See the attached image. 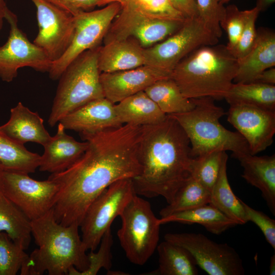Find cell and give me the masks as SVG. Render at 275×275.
<instances>
[{"instance_id":"cell-1","label":"cell","mask_w":275,"mask_h":275,"mask_svg":"<svg viewBox=\"0 0 275 275\" xmlns=\"http://www.w3.org/2000/svg\"><path fill=\"white\" fill-rule=\"evenodd\" d=\"M141 134L142 126L123 124L81 134L88 143L84 154L68 169L48 177L58 187L53 207L58 223L80 226L90 205L106 188L140 174Z\"/></svg>"},{"instance_id":"cell-2","label":"cell","mask_w":275,"mask_h":275,"mask_svg":"<svg viewBox=\"0 0 275 275\" xmlns=\"http://www.w3.org/2000/svg\"><path fill=\"white\" fill-rule=\"evenodd\" d=\"M138 154L141 171L132 179L135 194L161 196L170 203L192 176L194 158L184 130L168 115L160 123L142 126Z\"/></svg>"},{"instance_id":"cell-3","label":"cell","mask_w":275,"mask_h":275,"mask_svg":"<svg viewBox=\"0 0 275 275\" xmlns=\"http://www.w3.org/2000/svg\"><path fill=\"white\" fill-rule=\"evenodd\" d=\"M32 234L38 248L29 255L20 269L21 275L67 274L74 267L78 271L86 270L89 260L78 228L58 223L53 208L42 216L31 221Z\"/></svg>"},{"instance_id":"cell-4","label":"cell","mask_w":275,"mask_h":275,"mask_svg":"<svg viewBox=\"0 0 275 275\" xmlns=\"http://www.w3.org/2000/svg\"><path fill=\"white\" fill-rule=\"evenodd\" d=\"M238 61L223 45L203 46L182 59L171 77L189 99L224 98L234 79Z\"/></svg>"},{"instance_id":"cell-5","label":"cell","mask_w":275,"mask_h":275,"mask_svg":"<svg viewBox=\"0 0 275 275\" xmlns=\"http://www.w3.org/2000/svg\"><path fill=\"white\" fill-rule=\"evenodd\" d=\"M192 99L195 106L191 110L168 115L178 122L187 135L192 157L214 151H230L237 159L251 154L244 138L237 131L229 130L219 122L226 113L215 104V99L209 97Z\"/></svg>"},{"instance_id":"cell-6","label":"cell","mask_w":275,"mask_h":275,"mask_svg":"<svg viewBox=\"0 0 275 275\" xmlns=\"http://www.w3.org/2000/svg\"><path fill=\"white\" fill-rule=\"evenodd\" d=\"M100 47L82 52L61 74L48 120L50 126L84 104L104 97L98 63Z\"/></svg>"},{"instance_id":"cell-7","label":"cell","mask_w":275,"mask_h":275,"mask_svg":"<svg viewBox=\"0 0 275 275\" xmlns=\"http://www.w3.org/2000/svg\"><path fill=\"white\" fill-rule=\"evenodd\" d=\"M122 225L117 235L126 257L143 265L158 244L160 224L150 203L135 195L120 215Z\"/></svg>"},{"instance_id":"cell-8","label":"cell","mask_w":275,"mask_h":275,"mask_svg":"<svg viewBox=\"0 0 275 275\" xmlns=\"http://www.w3.org/2000/svg\"><path fill=\"white\" fill-rule=\"evenodd\" d=\"M218 39L199 17L187 19L173 34L144 48V65L171 76L175 67L188 54L202 46L217 44Z\"/></svg>"},{"instance_id":"cell-9","label":"cell","mask_w":275,"mask_h":275,"mask_svg":"<svg viewBox=\"0 0 275 275\" xmlns=\"http://www.w3.org/2000/svg\"><path fill=\"white\" fill-rule=\"evenodd\" d=\"M135 195L132 179H123L110 185L92 202L79 226L87 251L96 249L105 232Z\"/></svg>"},{"instance_id":"cell-10","label":"cell","mask_w":275,"mask_h":275,"mask_svg":"<svg viewBox=\"0 0 275 275\" xmlns=\"http://www.w3.org/2000/svg\"><path fill=\"white\" fill-rule=\"evenodd\" d=\"M121 10L118 3L73 15L74 32L72 41L64 54L52 62L48 72L52 80L59 79L67 67L78 56L88 50L100 46L113 20Z\"/></svg>"},{"instance_id":"cell-11","label":"cell","mask_w":275,"mask_h":275,"mask_svg":"<svg viewBox=\"0 0 275 275\" xmlns=\"http://www.w3.org/2000/svg\"><path fill=\"white\" fill-rule=\"evenodd\" d=\"M164 240L187 250L197 266L209 275H243L238 254L227 243H219L201 233H167Z\"/></svg>"},{"instance_id":"cell-12","label":"cell","mask_w":275,"mask_h":275,"mask_svg":"<svg viewBox=\"0 0 275 275\" xmlns=\"http://www.w3.org/2000/svg\"><path fill=\"white\" fill-rule=\"evenodd\" d=\"M57 184L48 178L39 181L29 174L4 171L2 193L32 221L53 208Z\"/></svg>"},{"instance_id":"cell-13","label":"cell","mask_w":275,"mask_h":275,"mask_svg":"<svg viewBox=\"0 0 275 275\" xmlns=\"http://www.w3.org/2000/svg\"><path fill=\"white\" fill-rule=\"evenodd\" d=\"M5 19L10 26L6 42L0 46V78L4 81H12L18 70L30 67L41 72H49L52 61L39 47L31 42L18 25L15 14L8 9Z\"/></svg>"},{"instance_id":"cell-14","label":"cell","mask_w":275,"mask_h":275,"mask_svg":"<svg viewBox=\"0 0 275 275\" xmlns=\"http://www.w3.org/2000/svg\"><path fill=\"white\" fill-rule=\"evenodd\" d=\"M185 21L148 17L125 6L112 23L104 42L132 37L143 48H147L173 34Z\"/></svg>"},{"instance_id":"cell-15","label":"cell","mask_w":275,"mask_h":275,"mask_svg":"<svg viewBox=\"0 0 275 275\" xmlns=\"http://www.w3.org/2000/svg\"><path fill=\"white\" fill-rule=\"evenodd\" d=\"M36 8L38 33L33 43L53 62L69 46L74 32L73 15L44 0H31Z\"/></svg>"},{"instance_id":"cell-16","label":"cell","mask_w":275,"mask_h":275,"mask_svg":"<svg viewBox=\"0 0 275 275\" xmlns=\"http://www.w3.org/2000/svg\"><path fill=\"white\" fill-rule=\"evenodd\" d=\"M227 120L245 140L251 154L265 150L273 143L275 111L243 103L230 105Z\"/></svg>"},{"instance_id":"cell-17","label":"cell","mask_w":275,"mask_h":275,"mask_svg":"<svg viewBox=\"0 0 275 275\" xmlns=\"http://www.w3.org/2000/svg\"><path fill=\"white\" fill-rule=\"evenodd\" d=\"M171 76L147 65L113 72H101L100 79L104 97L114 104L144 91L156 81Z\"/></svg>"},{"instance_id":"cell-18","label":"cell","mask_w":275,"mask_h":275,"mask_svg":"<svg viewBox=\"0 0 275 275\" xmlns=\"http://www.w3.org/2000/svg\"><path fill=\"white\" fill-rule=\"evenodd\" d=\"M59 122L66 130L76 131L80 134L95 133L123 125L117 116L115 104L105 97L84 104Z\"/></svg>"},{"instance_id":"cell-19","label":"cell","mask_w":275,"mask_h":275,"mask_svg":"<svg viewBox=\"0 0 275 275\" xmlns=\"http://www.w3.org/2000/svg\"><path fill=\"white\" fill-rule=\"evenodd\" d=\"M88 146L87 141L78 142L67 134L59 122L56 134L43 146L44 151L38 168L40 171L51 174L63 171L84 154Z\"/></svg>"},{"instance_id":"cell-20","label":"cell","mask_w":275,"mask_h":275,"mask_svg":"<svg viewBox=\"0 0 275 275\" xmlns=\"http://www.w3.org/2000/svg\"><path fill=\"white\" fill-rule=\"evenodd\" d=\"M237 61V69L233 80L235 83L254 82L262 72L274 67V31L267 28L258 30L254 46L244 58Z\"/></svg>"},{"instance_id":"cell-21","label":"cell","mask_w":275,"mask_h":275,"mask_svg":"<svg viewBox=\"0 0 275 275\" xmlns=\"http://www.w3.org/2000/svg\"><path fill=\"white\" fill-rule=\"evenodd\" d=\"M43 122L37 113L19 102L11 109L10 118L0 126V130L20 144L33 142L43 146L51 137Z\"/></svg>"},{"instance_id":"cell-22","label":"cell","mask_w":275,"mask_h":275,"mask_svg":"<svg viewBox=\"0 0 275 275\" xmlns=\"http://www.w3.org/2000/svg\"><path fill=\"white\" fill-rule=\"evenodd\" d=\"M144 48L132 37L104 43L98 54L101 72H113L135 68L145 65Z\"/></svg>"},{"instance_id":"cell-23","label":"cell","mask_w":275,"mask_h":275,"mask_svg":"<svg viewBox=\"0 0 275 275\" xmlns=\"http://www.w3.org/2000/svg\"><path fill=\"white\" fill-rule=\"evenodd\" d=\"M237 159L243 168L242 177L261 191L269 209L275 215V155L259 156L248 154Z\"/></svg>"},{"instance_id":"cell-24","label":"cell","mask_w":275,"mask_h":275,"mask_svg":"<svg viewBox=\"0 0 275 275\" xmlns=\"http://www.w3.org/2000/svg\"><path fill=\"white\" fill-rule=\"evenodd\" d=\"M115 109L122 124H155L163 121L167 117L144 91L115 104Z\"/></svg>"},{"instance_id":"cell-25","label":"cell","mask_w":275,"mask_h":275,"mask_svg":"<svg viewBox=\"0 0 275 275\" xmlns=\"http://www.w3.org/2000/svg\"><path fill=\"white\" fill-rule=\"evenodd\" d=\"M158 222L160 225L171 222L199 224L209 232L217 235L238 225L210 203L161 217Z\"/></svg>"},{"instance_id":"cell-26","label":"cell","mask_w":275,"mask_h":275,"mask_svg":"<svg viewBox=\"0 0 275 275\" xmlns=\"http://www.w3.org/2000/svg\"><path fill=\"white\" fill-rule=\"evenodd\" d=\"M228 155L224 152L219 175L211 191L210 204L238 225H244L248 221L241 200L235 195L228 181Z\"/></svg>"},{"instance_id":"cell-27","label":"cell","mask_w":275,"mask_h":275,"mask_svg":"<svg viewBox=\"0 0 275 275\" xmlns=\"http://www.w3.org/2000/svg\"><path fill=\"white\" fill-rule=\"evenodd\" d=\"M159 266L149 273L156 275H197V264L183 247L164 240L158 244Z\"/></svg>"},{"instance_id":"cell-28","label":"cell","mask_w":275,"mask_h":275,"mask_svg":"<svg viewBox=\"0 0 275 275\" xmlns=\"http://www.w3.org/2000/svg\"><path fill=\"white\" fill-rule=\"evenodd\" d=\"M0 232H5L24 250L32 239L31 221L2 193H0Z\"/></svg>"},{"instance_id":"cell-29","label":"cell","mask_w":275,"mask_h":275,"mask_svg":"<svg viewBox=\"0 0 275 275\" xmlns=\"http://www.w3.org/2000/svg\"><path fill=\"white\" fill-rule=\"evenodd\" d=\"M144 91L166 115L188 112L195 106L193 99L183 95L171 77L156 81Z\"/></svg>"},{"instance_id":"cell-30","label":"cell","mask_w":275,"mask_h":275,"mask_svg":"<svg viewBox=\"0 0 275 275\" xmlns=\"http://www.w3.org/2000/svg\"><path fill=\"white\" fill-rule=\"evenodd\" d=\"M41 155L29 151L0 130V164L5 171L30 174L39 168Z\"/></svg>"},{"instance_id":"cell-31","label":"cell","mask_w":275,"mask_h":275,"mask_svg":"<svg viewBox=\"0 0 275 275\" xmlns=\"http://www.w3.org/2000/svg\"><path fill=\"white\" fill-rule=\"evenodd\" d=\"M224 98L230 105L243 103L275 111V86L257 82L233 83Z\"/></svg>"},{"instance_id":"cell-32","label":"cell","mask_w":275,"mask_h":275,"mask_svg":"<svg viewBox=\"0 0 275 275\" xmlns=\"http://www.w3.org/2000/svg\"><path fill=\"white\" fill-rule=\"evenodd\" d=\"M211 192L191 176L176 193L173 200L159 212L161 217L210 203Z\"/></svg>"},{"instance_id":"cell-33","label":"cell","mask_w":275,"mask_h":275,"mask_svg":"<svg viewBox=\"0 0 275 275\" xmlns=\"http://www.w3.org/2000/svg\"><path fill=\"white\" fill-rule=\"evenodd\" d=\"M226 151H214L194 158L192 176L210 192L215 184Z\"/></svg>"},{"instance_id":"cell-34","label":"cell","mask_w":275,"mask_h":275,"mask_svg":"<svg viewBox=\"0 0 275 275\" xmlns=\"http://www.w3.org/2000/svg\"><path fill=\"white\" fill-rule=\"evenodd\" d=\"M4 232H0V275H15L29 255Z\"/></svg>"},{"instance_id":"cell-35","label":"cell","mask_w":275,"mask_h":275,"mask_svg":"<svg viewBox=\"0 0 275 275\" xmlns=\"http://www.w3.org/2000/svg\"><path fill=\"white\" fill-rule=\"evenodd\" d=\"M125 6L152 18L180 21L187 19L174 8L170 0H129Z\"/></svg>"},{"instance_id":"cell-36","label":"cell","mask_w":275,"mask_h":275,"mask_svg":"<svg viewBox=\"0 0 275 275\" xmlns=\"http://www.w3.org/2000/svg\"><path fill=\"white\" fill-rule=\"evenodd\" d=\"M113 243V237L110 228L106 230L102 237L97 252L91 251L88 254L89 263L88 268L84 271H79L74 267H71L67 274L96 275L102 268L109 270L112 266L111 248Z\"/></svg>"},{"instance_id":"cell-37","label":"cell","mask_w":275,"mask_h":275,"mask_svg":"<svg viewBox=\"0 0 275 275\" xmlns=\"http://www.w3.org/2000/svg\"><path fill=\"white\" fill-rule=\"evenodd\" d=\"M250 12L251 9L240 10L235 5L225 7L220 26L227 33L228 42L226 47L231 52L240 38Z\"/></svg>"},{"instance_id":"cell-38","label":"cell","mask_w":275,"mask_h":275,"mask_svg":"<svg viewBox=\"0 0 275 275\" xmlns=\"http://www.w3.org/2000/svg\"><path fill=\"white\" fill-rule=\"evenodd\" d=\"M198 17L219 38L222 35L220 22L224 16L225 7L220 0H196Z\"/></svg>"},{"instance_id":"cell-39","label":"cell","mask_w":275,"mask_h":275,"mask_svg":"<svg viewBox=\"0 0 275 275\" xmlns=\"http://www.w3.org/2000/svg\"><path fill=\"white\" fill-rule=\"evenodd\" d=\"M260 12L256 6L251 9L250 14L240 38L231 52L237 60L244 58L251 51L255 43L257 36L255 24Z\"/></svg>"},{"instance_id":"cell-40","label":"cell","mask_w":275,"mask_h":275,"mask_svg":"<svg viewBox=\"0 0 275 275\" xmlns=\"http://www.w3.org/2000/svg\"><path fill=\"white\" fill-rule=\"evenodd\" d=\"M248 221L256 224L263 233L266 241L275 250V221L262 211L251 207L241 200Z\"/></svg>"},{"instance_id":"cell-41","label":"cell","mask_w":275,"mask_h":275,"mask_svg":"<svg viewBox=\"0 0 275 275\" xmlns=\"http://www.w3.org/2000/svg\"><path fill=\"white\" fill-rule=\"evenodd\" d=\"M74 15L81 11L93 10L100 0H44Z\"/></svg>"},{"instance_id":"cell-42","label":"cell","mask_w":275,"mask_h":275,"mask_svg":"<svg viewBox=\"0 0 275 275\" xmlns=\"http://www.w3.org/2000/svg\"><path fill=\"white\" fill-rule=\"evenodd\" d=\"M173 6L186 19L198 17L196 0H170Z\"/></svg>"},{"instance_id":"cell-43","label":"cell","mask_w":275,"mask_h":275,"mask_svg":"<svg viewBox=\"0 0 275 275\" xmlns=\"http://www.w3.org/2000/svg\"><path fill=\"white\" fill-rule=\"evenodd\" d=\"M254 82H260L266 85H275V68L271 67L262 72Z\"/></svg>"},{"instance_id":"cell-44","label":"cell","mask_w":275,"mask_h":275,"mask_svg":"<svg viewBox=\"0 0 275 275\" xmlns=\"http://www.w3.org/2000/svg\"><path fill=\"white\" fill-rule=\"evenodd\" d=\"M8 8L5 0H0V32L3 28L4 20L5 19V17Z\"/></svg>"},{"instance_id":"cell-45","label":"cell","mask_w":275,"mask_h":275,"mask_svg":"<svg viewBox=\"0 0 275 275\" xmlns=\"http://www.w3.org/2000/svg\"><path fill=\"white\" fill-rule=\"evenodd\" d=\"M275 2V0H256V6L260 12L266 10Z\"/></svg>"},{"instance_id":"cell-46","label":"cell","mask_w":275,"mask_h":275,"mask_svg":"<svg viewBox=\"0 0 275 275\" xmlns=\"http://www.w3.org/2000/svg\"><path fill=\"white\" fill-rule=\"evenodd\" d=\"M129 1V0H100L98 6H105L112 3H118L122 8L126 5Z\"/></svg>"},{"instance_id":"cell-47","label":"cell","mask_w":275,"mask_h":275,"mask_svg":"<svg viewBox=\"0 0 275 275\" xmlns=\"http://www.w3.org/2000/svg\"><path fill=\"white\" fill-rule=\"evenodd\" d=\"M269 273L270 275L275 274V255L273 254L270 258L269 266Z\"/></svg>"},{"instance_id":"cell-48","label":"cell","mask_w":275,"mask_h":275,"mask_svg":"<svg viewBox=\"0 0 275 275\" xmlns=\"http://www.w3.org/2000/svg\"><path fill=\"white\" fill-rule=\"evenodd\" d=\"M4 169L2 166L0 164V193H2V182H3V174L4 172Z\"/></svg>"},{"instance_id":"cell-49","label":"cell","mask_w":275,"mask_h":275,"mask_svg":"<svg viewBox=\"0 0 275 275\" xmlns=\"http://www.w3.org/2000/svg\"><path fill=\"white\" fill-rule=\"evenodd\" d=\"M231 0H220V2L222 5H224L226 3H227Z\"/></svg>"}]
</instances>
